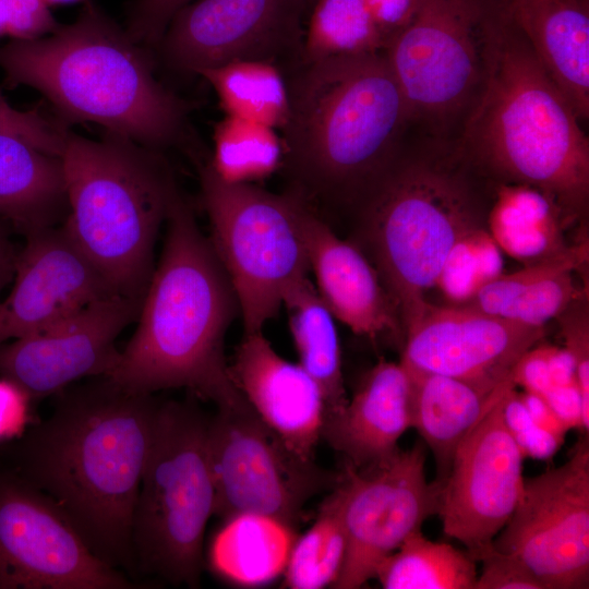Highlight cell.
Here are the masks:
<instances>
[{
  "instance_id": "f546056e",
  "label": "cell",
  "mask_w": 589,
  "mask_h": 589,
  "mask_svg": "<svg viewBox=\"0 0 589 589\" xmlns=\"http://www.w3.org/2000/svg\"><path fill=\"white\" fill-rule=\"evenodd\" d=\"M294 529L271 517L240 514L225 519L214 536L208 557L223 578L254 587L284 574L296 540Z\"/></svg>"
},
{
  "instance_id": "ee69618b",
  "label": "cell",
  "mask_w": 589,
  "mask_h": 589,
  "mask_svg": "<svg viewBox=\"0 0 589 589\" xmlns=\"http://www.w3.org/2000/svg\"><path fill=\"white\" fill-rule=\"evenodd\" d=\"M521 455L536 459H546L553 456L564 438L536 425L533 422L514 437Z\"/></svg>"
},
{
  "instance_id": "7a4b0ae2",
  "label": "cell",
  "mask_w": 589,
  "mask_h": 589,
  "mask_svg": "<svg viewBox=\"0 0 589 589\" xmlns=\"http://www.w3.org/2000/svg\"><path fill=\"white\" fill-rule=\"evenodd\" d=\"M279 129L289 189L323 217L352 213L401 151L408 109L384 52L301 61L285 71Z\"/></svg>"
},
{
  "instance_id": "ac0fdd59",
  "label": "cell",
  "mask_w": 589,
  "mask_h": 589,
  "mask_svg": "<svg viewBox=\"0 0 589 589\" xmlns=\"http://www.w3.org/2000/svg\"><path fill=\"white\" fill-rule=\"evenodd\" d=\"M544 335L462 304H428L404 329L400 364L410 372L462 380L494 389L510 380L518 359Z\"/></svg>"
},
{
  "instance_id": "1f68e13d",
  "label": "cell",
  "mask_w": 589,
  "mask_h": 589,
  "mask_svg": "<svg viewBox=\"0 0 589 589\" xmlns=\"http://www.w3.org/2000/svg\"><path fill=\"white\" fill-rule=\"evenodd\" d=\"M214 88L227 116L280 129L288 113L285 73L265 61H235L197 73Z\"/></svg>"
},
{
  "instance_id": "ffe728a7",
  "label": "cell",
  "mask_w": 589,
  "mask_h": 589,
  "mask_svg": "<svg viewBox=\"0 0 589 589\" xmlns=\"http://www.w3.org/2000/svg\"><path fill=\"white\" fill-rule=\"evenodd\" d=\"M232 382L257 416L299 457L313 460L325 405L313 378L279 356L262 332L244 334L229 364Z\"/></svg>"
},
{
  "instance_id": "4fadbf2b",
  "label": "cell",
  "mask_w": 589,
  "mask_h": 589,
  "mask_svg": "<svg viewBox=\"0 0 589 589\" xmlns=\"http://www.w3.org/2000/svg\"><path fill=\"white\" fill-rule=\"evenodd\" d=\"M424 464V446L417 442L364 468L346 465L336 486L347 549L332 588L362 587L375 577L385 557L437 514L442 481L428 482Z\"/></svg>"
},
{
  "instance_id": "9c48e42d",
  "label": "cell",
  "mask_w": 589,
  "mask_h": 589,
  "mask_svg": "<svg viewBox=\"0 0 589 589\" xmlns=\"http://www.w3.org/2000/svg\"><path fill=\"white\" fill-rule=\"evenodd\" d=\"M211 243L236 292L244 334L262 332L286 292L309 277L305 202L220 179L208 156L195 160Z\"/></svg>"
},
{
  "instance_id": "d6a6232c",
  "label": "cell",
  "mask_w": 589,
  "mask_h": 589,
  "mask_svg": "<svg viewBox=\"0 0 589 589\" xmlns=\"http://www.w3.org/2000/svg\"><path fill=\"white\" fill-rule=\"evenodd\" d=\"M347 537L337 489L323 502L313 525L296 538L284 570L291 589H321L337 580L346 555Z\"/></svg>"
},
{
  "instance_id": "7bdbcfd3",
  "label": "cell",
  "mask_w": 589,
  "mask_h": 589,
  "mask_svg": "<svg viewBox=\"0 0 589 589\" xmlns=\"http://www.w3.org/2000/svg\"><path fill=\"white\" fill-rule=\"evenodd\" d=\"M543 398L567 430L580 429L588 434L589 416L577 384L552 385Z\"/></svg>"
},
{
  "instance_id": "4316f807",
  "label": "cell",
  "mask_w": 589,
  "mask_h": 589,
  "mask_svg": "<svg viewBox=\"0 0 589 589\" xmlns=\"http://www.w3.org/2000/svg\"><path fill=\"white\" fill-rule=\"evenodd\" d=\"M407 372L412 390V428L432 450L437 480H443L458 444L484 412L515 385L508 380L490 389L449 376Z\"/></svg>"
},
{
  "instance_id": "ab89813d",
  "label": "cell",
  "mask_w": 589,
  "mask_h": 589,
  "mask_svg": "<svg viewBox=\"0 0 589 589\" xmlns=\"http://www.w3.org/2000/svg\"><path fill=\"white\" fill-rule=\"evenodd\" d=\"M191 1L136 0L125 31L140 45L158 44L175 14Z\"/></svg>"
},
{
  "instance_id": "bcb514c9",
  "label": "cell",
  "mask_w": 589,
  "mask_h": 589,
  "mask_svg": "<svg viewBox=\"0 0 589 589\" xmlns=\"http://www.w3.org/2000/svg\"><path fill=\"white\" fill-rule=\"evenodd\" d=\"M546 357L553 385L577 384L576 363L566 348L548 346Z\"/></svg>"
},
{
  "instance_id": "8992f818",
  "label": "cell",
  "mask_w": 589,
  "mask_h": 589,
  "mask_svg": "<svg viewBox=\"0 0 589 589\" xmlns=\"http://www.w3.org/2000/svg\"><path fill=\"white\" fill-rule=\"evenodd\" d=\"M458 154L399 152L357 207L351 240L371 261L404 329L429 304L456 242L486 227L488 209Z\"/></svg>"
},
{
  "instance_id": "f35d334b",
  "label": "cell",
  "mask_w": 589,
  "mask_h": 589,
  "mask_svg": "<svg viewBox=\"0 0 589 589\" xmlns=\"http://www.w3.org/2000/svg\"><path fill=\"white\" fill-rule=\"evenodd\" d=\"M482 570L473 589H543L531 572L516 557L489 546L477 562Z\"/></svg>"
},
{
  "instance_id": "ba28073f",
  "label": "cell",
  "mask_w": 589,
  "mask_h": 589,
  "mask_svg": "<svg viewBox=\"0 0 589 589\" xmlns=\"http://www.w3.org/2000/svg\"><path fill=\"white\" fill-rule=\"evenodd\" d=\"M209 419L194 404L159 401L131 529L139 573L197 587L215 509Z\"/></svg>"
},
{
  "instance_id": "836d02e7",
  "label": "cell",
  "mask_w": 589,
  "mask_h": 589,
  "mask_svg": "<svg viewBox=\"0 0 589 589\" xmlns=\"http://www.w3.org/2000/svg\"><path fill=\"white\" fill-rule=\"evenodd\" d=\"M208 159L224 181L254 184L280 169V136L268 125L226 116L215 128L213 155Z\"/></svg>"
},
{
  "instance_id": "7402d4cb",
  "label": "cell",
  "mask_w": 589,
  "mask_h": 589,
  "mask_svg": "<svg viewBox=\"0 0 589 589\" xmlns=\"http://www.w3.org/2000/svg\"><path fill=\"white\" fill-rule=\"evenodd\" d=\"M410 428V376L400 363L381 359L364 374L341 413L324 423L322 436L347 458V465L364 468L390 457Z\"/></svg>"
},
{
  "instance_id": "83f0119b",
  "label": "cell",
  "mask_w": 589,
  "mask_h": 589,
  "mask_svg": "<svg viewBox=\"0 0 589 589\" xmlns=\"http://www.w3.org/2000/svg\"><path fill=\"white\" fill-rule=\"evenodd\" d=\"M567 224L558 207L538 189L503 182L496 185L485 221L500 250L525 265L567 248L563 237Z\"/></svg>"
},
{
  "instance_id": "6da1fadb",
  "label": "cell",
  "mask_w": 589,
  "mask_h": 589,
  "mask_svg": "<svg viewBox=\"0 0 589 589\" xmlns=\"http://www.w3.org/2000/svg\"><path fill=\"white\" fill-rule=\"evenodd\" d=\"M53 397L46 419L0 445V462L50 497L99 560L134 578L132 518L159 401L107 376Z\"/></svg>"
},
{
  "instance_id": "8d00e7d4",
  "label": "cell",
  "mask_w": 589,
  "mask_h": 589,
  "mask_svg": "<svg viewBox=\"0 0 589 589\" xmlns=\"http://www.w3.org/2000/svg\"><path fill=\"white\" fill-rule=\"evenodd\" d=\"M45 0H0V36L26 40L41 37L59 23Z\"/></svg>"
},
{
  "instance_id": "5bb4252c",
  "label": "cell",
  "mask_w": 589,
  "mask_h": 589,
  "mask_svg": "<svg viewBox=\"0 0 589 589\" xmlns=\"http://www.w3.org/2000/svg\"><path fill=\"white\" fill-rule=\"evenodd\" d=\"M493 546L519 560L543 589L588 588V434L562 466L524 480L519 502Z\"/></svg>"
},
{
  "instance_id": "e0dca14e",
  "label": "cell",
  "mask_w": 589,
  "mask_h": 589,
  "mask_svg": "<svg viewBox=\"0 0 589 589\" xmlns=\"http://www.w3.org/2000/svg\"><path fill=\"white\" fill-rule=\"evenodd\" d=\"M143 299L115 294L41 332L0 344V376L15 383L32 399L107 376L120 350L122 330L136 321Z\"/></svg>"
},
{
  "instance_id": "7c38bea8",
  "label": "cell",
  "mask_w": 589,
  "mask_h": 589,
  "mask_svg": "<svg viewBox=\"0 0 589 589\" xmlns=\"http://www.w3.org/2000/svg\"><path fill=\"white\" fill-rule=\"evenodd\" d=\"M99 560L61 509L0 462V589H136Z\"/></svg>"
},
{
  "instance_id": "603a6c76",
  "label": "cell",
  "mask_w": 589,
  "mask_h": 589,
  "mask_svg": "<svg viewBox=\"0 0 589 589\" xmlns=\"http://www.w3.org/2000/svg\"><path fill=\"white\" fill-rule=\"evenodd\" d=\"M508 16L580 121L589 117V13L585 0H506Z\"/></svg>"
},
{
  "instance_id": "4dcf8cb0",
  "label": "cell",
  "mask_w": 589,
  "mask_h": 589,
  "mask_svg": "<svg viewBox=\"0 0 589 589\" xmlns=\"http://www.w3.org/2000/svg\"><path fill=\"white\" fill-rule=\"evenodd\" d=\"M476 563L468 552L418 530L381 562L374 578L385 589H473Z\"/></svg>"
},
{
  "instance_id": "b9f144b4",
  "label": "cell",
  "mask_w": 589,
  "mask_h": 589,
  "mask_svg": "<svg viewBox=\"0 0 589 589\" xmlns=\"http://www.w3.org/2000/svg\"><path fill=\"white\" fill-rule=\"evenodd\" d=\"M546 353L548 346L527 350L510 373L513 384L521 386L527 393L543 397L553 385Z\"/></svg>"
},
{
  "instance_id": "f6af8a7d",
  "label": "cell",
  "mask_w": 589,
  "mask_h": 589,
  "mask_svg": "<svg viewBox=\"0 0 589 589\" xmlns=\"http://www.w3.org/2000/svg\"><path fill=\"white\" fill-rule=\"evenodd\" d=\"M521 398L528 409L532 422L536 425L564 438L568 430L556 417L543 397L525 392L521 393Z\"/></svg>"
},
{
  "instance_id": "277c9868",
  "label": "cell",
  "mask_w": 589,
  "mask_h": 589,
  "mask_svg": "<svg viewBox=\"0 0 589 589\" xmlns=\"http://www.w3.org/2000/svg\"><path fill=\"white\" fill-rule=\"evenodd\" d=\"M166 226L136 329L107 377L134 393L187 388L217 408L243 404L225 358L227 330L240 315L237 296L181 191Z\"/></svg>"
},
{
  "instance_id": "60d3db41",
  "label": "cell",
  "mask_w": 589,
  "mask_h": 589,
  "mask_svg": "<svg viewBox=\"0 0 589 589\" xmlns=\"http://www.w3.org/2000/svg\"><path fill=\"white\" fill-rule=\"evenodd\" d=\"M31 397L0 376V445L20 437L31 422Z\"/></svg>"
},
{
  "instance_id": "d590c367",
  "label": "cell",
  "mask_w": 589,
  "mask_h": 589,
  "mask_svg": "<svg viewBox=\"0 0 589 589\" xmlns=\"http://www.w3.org/2000/svg\"><path fill=\"white\" fill-rule=\"evenodd\" d=\"M68 130L37 110H20L0 93V134L21 139L51 155L62 154Z\"/></svg>"
},
{
  "instance_id": "8fae6325",
  "label": "cell",
  "mask_w": 589,
  "mask_h": 589,
  "mask_svg": "<svg viewBox=\"0 0 589 589\" xmlns=\"http://www.w3.org/2000/svg\"><path fill=\"white\" fill-rule=\"evenodd\" d=\"M208 450L215 486L214 515L274 518L291 528L306 502L335 482L290 450L248 401L217 408L208 422Z\"/></svg>"
},
{
  "instance_id": "44dd1931",
  "label": "cell",
  "mask_w": 589,
  "mask_h": 589,
  "mask_svg": "<svg viewBox=\"0 0 589 589\" xmlns=\"http://www.w3.org/2000/svg\"><path fill=\"white\" fill-rule=\"evenodd\" d=\"M303 233L315 289L333 316L370 339L402 336L397 310L363 251L341 239L308 203Z\"/></svg>"
},
{
  "instance_id": "484cf974",
  "label": "cell",
  "mask_w": 589,
  "mask_h": 589,
  "mask_svg": "<svg viewBox=\"0 0 589 589\" xmlns=\"http://www.w3.org/2000/svg\"><path fill=\"white\" fill-rule=\"evenodd\" d=\"M67 214L61 157L0 134V217L27 235L62 225Z\"/></svg>"
},
{
  "instance_id": "5b68a950",
  "label": "cell",
  "mask_w": 589,
  "mask_h": 589,
  "mask_svg": "<svg viewBox=\"0 0 589 589\" xmlns=\"http://www.w3.org/2000/svg\"><path fill=\"white\" fill-rule=\"evenodd\" d=\"M0 69L8 83L39 92L68 120L159 152H201L188 104L156 79L141 45L92 3L47 35L1 46Z\"/></svg>"
},
{
  "instance_id": "d6986e66",
  "label": "cell",
  "mask_w": 589,
  "mask_h": 589,
  "mask_svg": "<svg viewBox=\"0 0 589 589\" xmlns=\"http://www.w3.org/2000/svg\"><path fill=\"white\" fill-rule=\"evenodd\" d=\"M25 237L12 289L0 301V344L41 332L120 294L63 225Z\"/></svg>"
},
{
  "instance_id": "74e56055",
  "label": "cell",
  "mask_w": 589,
  "mask_h": 589,
  "mask_svg": "<svg viewBox=\"0 0 589 589\" xmlns=\"http://www.w3.org/2000/svg\"><path fill=\"white\" fill-rule=\"evenodd\" d=\"M586 302L585 298L574 302L557 317L561 320L565 348L576 363L577 385L585 412L589 416V321Z\"/></svg>"
},
{
  "instance_id": "d4e9b609",
  "label": "cell",
  "mask_w": 589,
  "mask_h": 589,
  "mask_svg": "<svg viewBox=\"0 0 589 589\" xmlns=\"http://www.w3.org/2000/svg\"><path fill=\"white\" fill-rule=\"evenodd\" d=\"M418 0H308L300 61L384 52Z\"/></svg>"
},
{
  "instance_id": "2e32d148",
  "label": "cell",
  "mask_w": 589,
  "mask_h": 589,
  "mask_svg": "<svg viewBox=\"0 0 589 589\" xmlns=\"http://www.w3.org/2000/svg\"><path fill=\"white\" fill-rule=\"evenodd\" d=\"M505 393L458 444L441 480L443 532L476 562L509 520L524 488V456L503 420Z\"/></svg>"
},
{
  "instance_id": "7dc6e473",
  "label": "cell",
  "mask_w": 589,
  "mask_h": 589,
  "mask_svg": "<svg viewBox=\"0 0 589 589\" xmlns=\"http://www.w3.org/2000/svg\"><path fill=\"white\" fill-rule=\"evenodd\" d=\"M17 253L9 229L0 221V301L4 287L13 279Z\"/></svg>"
},
{
  "instance_id": "cb8c5ba5",
  "label": "cell",
  "mask_w": 589,
  "mask_h": 589,
  "mask_svg": "<svg viewBox=\"0 0 589 589\" xmlns=\"http://www.w3.org/2000/svg\"><path fill=\"white\" fill-rule=\"evenodd\" d=\"M589 256L587 239L544 260L501 274L462 305L529 326L544 327L574 302L587 297L574 274Z\"/></svg>"
},
{
  "instance_id": "e575fe53",
  "label": "cell",
  "mask_w": 589,
  "mask_h": 589,
  "mask_svg": "<svg viewBox=\"0 0 589 589\" xmlns=\"http://www.w3.org/2000/svg\"><path fill=\"white\" fill-rule=\"evenodd\" d=\"M503 274L502 251L486 227L462 236L447 255L435 286L455 303L465 304Z\"/></svg>"
},
{
  "instance_id": "30bf717a",
  "label": "cell",
  "mask_w": 589,
  "mask_h": 589,
  "mask_svg": "<svg viewBox=\"0 0 589 589\" xmlns=\"http://www.w3.org/2000/svg\"><path fill=\"white\" fill-rule=\"evenodd\" d=\"M490 9L484 0H418L384 50L410 122L444 132L464 119L484 76Z\"/></svg>"
},
{
  "instance_id": "c3c4849f",
  "label": "cell",
  "mask_w": 589,
  "mask_h": 589,
  "mask_svg": "<svg viewBox=\"0 0 589 589\" xmlns=\"http://www.w3.org/2000/svg\"><path fill=\"white\" fill-rule=\"evenodd\" d=\"M49 5L56 4V3H68L75 0H45Z\"/></svg>"
},
{
  "instance_id": "f1b7e54d",
  "label": "cell",
  "mask_w": 589,
  "mask_h": 589,
  "mask_svg": "<svg viewBox=\"0 0 589 589\" xmlns=\"http://www.w3.org/2000/svg\"><path fill=\"white\" fill-rule=\"evenodd\" d=\"M299 364L318 386L325 421L345 409L348 397L341 370V350L335 317L309 277L292 286L283 300Z\"/></svg>"
},
{
  "instance_id": "3957f363",
  "label": "cell",
  "mask_w": 589,
  "mask_h": 589,
  "mask_svg": "<svg viewBox=\"0 0 589 589\" xmlns=\"http://www.w3.org/2000/svg\"><path fill=\"white\" fill-rule=\"evenodd\" d=\"M497 183L538 189L567 223L589 200V140L504 7L490 9L485 70L457 147Z\"/></svg>"
},
{
  "instance_id": "9a60e30c",
  "label": "cell",
  "mask_w": 589,
  "mask_h": 589,
  "mask_svg": "<svg viewBox=\"0 0 589 589\" xmlns=\"http://www.w3.org/2000/svg\"><path fill=\"white\" fill-rule=\"evenodd\" d=\"M308 0H193L158 45L169 67L188 73L235 61H265L285 72L300 61Z\"/></svg>"
},
{
  "instance_id": "52a82bcc",
  "label": "cell",
  "mask_w": 589,
  "mask_h": 589,
  "mask_svg": "<svg viewBox=\"0 0 589 589\" xmlns=\"http://www.w3.org/2000/svg\"><path fill=\"white\" fill-rule=\"evenodd\" d=\"M73 240L123 296L144 299L161 225L180 191L159 151L68 131L61 154Z\"/></svg>"
}]
</instances>
